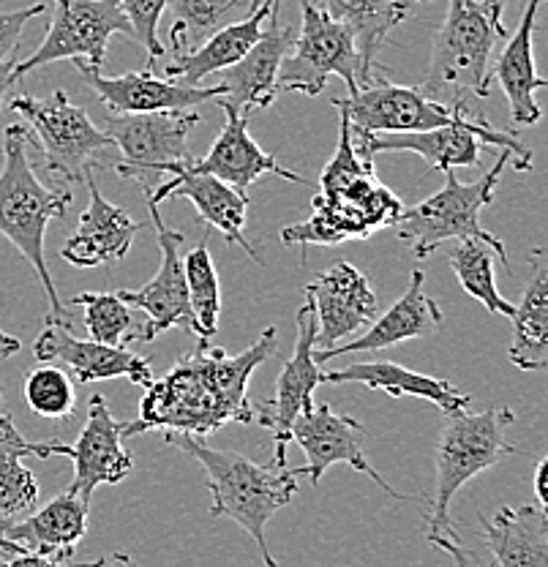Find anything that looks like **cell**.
Returning a JSON list of instances; mask_svg holds the SVG:
<instances>
[{"instance_id":"12","label":"cell","mask_w":548,"mask_h":567,"mask_svg":"<svg viewBox=\"0 0 548 567\" xmlns=\"http://www.w3.org/2000/svg\"><path fill=\"white\" fill-rule=\"evenodd\" d=\"M115 33L132 35V25L117 0H55L50 31L31 58L14 63L11 82L17 85L31 71L58 61H85L102 69Z\"/></svg>"},{"instance_id":"40","label":"cell","mask_w":548,"mask_h":567,"mask_svg":"<svg viewBox=\"0 0 548 567\" xmlns=\"http://www.w3.org/2000/svg\"><path fill=\"white\" fill-rule=\"evenodd\" d=\"M132 25V39H137L147 52V66H156L158 58L164 55V44L158 41V22L167 11V0H117Z\"/></svg>"},{"instance_id":"34","label":"cell","mask_w":548,"mask_h":567,"mask_svg":"<svg viewBox=\"0 0 548 567\" xmlns=\"http://www.w3.org/2000/svg\"><path fill=\"white\" fill-rule=\"evenodd\" d=\"M257 3L259 0H167V9L173 14L169 44H173L175 58L197 50L205 39L229 25V14L244 6L255 9Z\"/></svg>"},{"instance_id":"14","label":"cell","mask_w":548,"mask_h":567,"mask_svg":"<svg viewBox=\"0 0 548 567\" xmlns=\"http://www.w3.org/2000/svg\"><path fill=\"white\" fill-rule=\"evenodd\" d=\"M365 425L352 415H341L330 404H317L292 423V440L306 453V466H294L298 475H309V481L320 483L322 475L335 464H347L361 475L374 481L387 496L399 502H410V494H399L374 466L369 464L363 453Z\"/></svg>"},{"instance_id":"51","label":"cell","mask_w":548,"mask_h":567,"mask_svg":"<svg viewBox=\"0 0 548 567\" xmlns=\"http://www.w3.org/2000/svg\"><path fill=\"white\" fill-rule=\"evenodd\" d=\"M412 3H428V0H412Z\"/></svg>"},{"instance_id":"22","label":"cell","mask_w":548,"mask_h":567,"mask_svg":"<svg viewBox=\"0 0 548 567\" xmlns=\"http://www.w3.org/2000/svg\"><path fill=\"white\" fill-rule=\"evenodd\" d=\"M224 110V128L221 134L216 137L210 151L205 153L203 158H192L183 167L188 173H199V175H214L219 177L221 183L227 186L238 188V192H249V186H255L262 175H279L285 181L298 183V186H306V177L292 173V169L281 167L270 153H265L262 147L251 140L249 134V117L240 115V112Z\"/></svg>"},{"instance_id":"17","label":"cell","mask_w":548,"mask_h":567,"mask_svg":"<svg viewBox=\"0 0 548 567\" xmlns=\"http://www.w3.org/2000/svg\"><path fill=\"white\" fill-rule=\"evenodd\" d=\"M33 354L39 363H55L69 369L80 385L102 380H123L147 388L153 382L151 360L132 352L128 347H107L91 339H76L69 324L52 322L44 317V330L39 333Z\"/></svg>"},{"instance_id":"21","label":"cell","mask_w":548,"mask_h":567,"mask_svg":"<svg viewBox=\"0 0 548 567\" xmlns=\"http://www.w3.org/2000/svg\"><path fill=\"white\" fill-rule=\"evenodd\" d=\"M63 456L72 458V492L91 499L99 486H117L134 470V458L123 447V423L112 417L104 395H93L87 404L85 429L74 445H63Z\"/></svg>"},{"instance_id":"47","label":"cell","mask_w":548,"mask_h":567,"mask_svg":"<svg viewBox=\"0 0 548 567\" xmlns=\"http://www.w3.org/2000/svg\"><path fill=\"white\" fill-rule=\"evenodd\" d=\"M99 567H137V563H134V557H128L126 551H117L112 554V557L102 559V565Z\"/></svg>"},{"instance_id":"43","label":"cell","mask_w":548,"mask_h":567,"mask_svg":"<svg viewBox=\"0 0 548 567\" xmlns=\"http://www.w3.org/2000/svg\"><path fill=\"white\" fill-rule=\"evenodd\" d=\"M11 559L0 563V567H69V559L52 557V554H39V551H17L9 554Z\"/></svg>"},{"instance_id":"10","label":"cell","mask_w":548,"mask_h":567,"mask_svg":"<svg viewBox=\"0 0 548 567\" xmlns=\"http://www.w3.org/2000/svg\"><path fill=\"white\" fill-rule=\"evenodd\" d=\"M352 140H355V147L363 156L374 158V153L387 151L417 153L437 173H447V169L458 167H477L486 145L510 153V167L518 169V173H529L533 169V151L521 140L513 137V134L494 128L486 117H477L475 110L467 112L462 121L451 123V126L428 128V132L365 134L352 128Z\"/></svg>"},{"instance_id":"50","label":"cell","mask_w":548,"mask_h":567,"mask_svg":"<svg viewBox=\"0 0 548 567\" xmlns=\"http://www.w3.org/2000/svg\"><path fill=\"white\" fill-rule=\"evenodd\" d=\"M6 417V410H3V393H0V421Z\"/></svg>"},{"instance_id":"37","label":"cell","mask_w":548,"mask_h":567,"mask_svg":"<svg viewBox=\"0 0 548 567\" xmlns=\"http://www.w3.org/2000/svg\"><path fill=\"white\" fill-rule=\"evenodd\" d=\"M494 257H497V254H494L486 244L467 238L458 240L456 248L451 251V257H447V265H451L453 274H456L458 284L473 295L477 303L486 306L492 315L513 317V303L499 295L497 279H494Z\"/></svg>"},{"instance_id":"6","label":"cell","mask_w":548,"mask_h":567,"mask_svg":"<svg viewBox=\"0 0 548 567\" xmlns=\"http://www.w3.org/2000/svg\"><path fill=\"white\" fill-rule=\"evenodd\" d=\"M513 423L516 415L508 406L486 412L462 410L445 417L434 458L437 494L432 499V511L426 513V537L458 535L451 518V502L473 477L516 453V445L505 436Z\"/></svg>"},{"instance_id":"26","label":"cell","mask_w":548,"mask_h":567,"mask_svg":"<svg viewBox=\"0 0 548 567\" xmlns=\"http://www.w3.org/2000/svg\"><path fill=\"white\" fill-rule=\"evenodd\" d=\"M540 6H544V0H527L516 33L510 35L505 50L499 52L497 63L488 69V82H499L505 99H508L510 121L516 123V126H535V123L540 121V115H544V112H540V104L535 102V93L548 87V82L538 74V69H535L533 55Z\"/></svg>"},{"instance_id":"46","label":"cell","mask_w":548,"mask_h":567,"mask_svg":"<svg viewBox=\"0 0 548 567\" xmlns=\"http://www.w3.org/2000/svg\"><path fill=\"white\" fill-rule=\"evenodd\" d=\"M14 63H17V58H9V61L0 66V110H3L6 93H9L11 85H14V82H11V69H14Z\"/></svg>"},{"instance_id":"20","label":"cell","mask_w":548,"mask_h":567,"mask_svg":"<svg viewBox=\"0 0 548 567\" xmlns=\"http://www.w3.org/2000/svg\"><path fill=\"white\" fill-rule=\"evenodd\" d=\"M281 0H276L273 9H270L268 25H265L262 35L238 63L221 69V96L216 99L219 106L240 112H255V110H268L270 104L279 96V87H276V76H279L281 61L287 58V52L292 50L294 35L298 31L290 25H281Z\"/></svg>"},{"instance_id":"42","label":"cell","mask_w":548,"mask_h":567,"mask_svg":"<svg viewBox=\"0 0 548 567\" xmlns=\"http://www.w3.org/2000/svg\"><path fill=\"white\" fill-rule=\"evenodd\" d=\"M428 543H432L434 548H442V551L451 554L456 567H480L477 554L469 551V548H464L462 537L458 535H434V537H428Z\"/></svg>"},{"instance_id":"25","label":"cell","mask_w":548,"mask_h":567,"mask_svg":"<svg viewBox=\"0 0 548 567\" xmlns=\"http://www.w3.org/2000/svg\"><path fill=\"white\" fill-rule=\"evenodd\" d=\"M423 284H426V276H423V270H415L406 292L380 319H371L369 330L363 336L341 347H333V350H314L317 363H328V360L339 358V354L380 352L393 344H402V341L423 339V336L440 330L445 317H442L437 300H432L423 292Z\"/></svg>"},{"instance_id":"35","label":"cell","mask_w":548,"mask_h":567,"mask_svg":"<svg viewBox=\"0 0 548 567\" xmlns=\"http://www.w3.org/2000/svg\"><path fill=\"white\" fill-rule=\"evenodd\" d=\"M183 274H186L188 303H192L194 319L199 328V341H210L219 330V311H221V284L216 274L214 257L208 248V235L199 240L197 248L183 257Z\"/></svg>"},{"instance_id":"49","label":"cell","mask_w":548,"mask_h":567,"mask_svg":"<svg viewBox=\"0 0 548 567\" xmlns=\"http://www.w3.org/2000/svg\"><path fill=\"white\" fill-rule=\"evenodd\" d=\"M102 565V559H96V563H91V565H69V567H99Z\"/></svg>"},{"instance_id":"3","label":"cell","mask_w":548,"mask_h":567,"mask_svg":"<svg viewBox=\"0 0 548 567\" xmlns=\"http://www.w3.org/2000/svg\"><path fill=\"white\" fill-rule=\"evenodd\" d=\"M69 188H50L39 181L31 162V132L25 126H9L3 132V167H0V235L9 240L25 262L37 270L41 289L50 303L46 319L72 328V309L61 303L50 265H46V227L61 218L72 205Z\"/></svg>"},{"instance_id":"45","label":"cell","mask_w":548,"mask_h":567,"mask_svg":"<svg viewBox=\"0 0 548 567\" xmlns=\"http://www.w3.org/2000/svg\"><path fill=\"white\" fill-rule=\"evenodd\" d=\"M20 350H22V341L0 328V358H11V354H17Z\"/></svg>"},{"instance_id":"30","label":"cell","mask_w":548,"mask_h":567,"mask_svg":"<svg viewBox=\"0 0 548 567\" xmlns=\"http://www.w3.org/2000/svg\"><path fill=\"white\" fill-rule=\"evenodd\" d=\"M273 3L276 0H259L244 20L224 25L221 31L205 39L197 50L173 58V63L167 66V80L183 82V85H199L205 76L219 74L221 69L238 63L262 35Z\"/></svg>"},{"instance_id":"28","label":"cell","mask_w":548,"mask_h":567,"mask_svg":"<svg viewBox=\"0 0 548 567\" xmlns=\"http://www.w3.org/2000/svg\"><path fill=\"white\" fill-rule=\"evenodd\" d=\"M322 382H333V385H344V382H361L371 390H382V393L393 395V399H426L434 406H440L445 415L467 410L473 395L451 385L447 380L437 377L417 374V371L406 369V365L391 363V360H371V363H352L347 369L322 371Z\"/></svg>"},{"instance_id":"48","label":"cell","mask_w":548,"mask_h":567,"mask_svg":"<svg viewBox=\"0 0 548 567\" xmlns=\"http://www.w3.org/2000/svg\"><path fill=\"white\" fill-rule=\"evenodd\" d=\"M0 551H3V554H17V551H25V548H22L20 543L9 540V537H6L3 527H0Z\"/></svg>"},{"instance_id":"33","label":"cell","mask_w":548,"mask_h":567,"mask_svg":"<svg viewBox=\"0 0 548 567\" xmlns=\"http://www.w3.org/2000/svg\"><path fill=\"white\" fill-rule=\"evenodd\" d=\"M410 3L412 0H325L322 9L352 33L365 74L380 80L387 76V69L376 61V50L393 28L402 25Z\"/></svg>"},{"instance_id":"23","label":"cell","mask_w":548,"mask_h":567,"mask_svg":"<svg viewBox=\"0 0 548 567\" xmlns=\"http://www.w3.org/2000/svg\"><path fill=\"white\" fill-rule=\"evenodd\" d=\"M175 197L194 203V208H197L199 218L208 224V229H219L224 238H227V244L244 246V251L249 254L255 262H259V251L249 244V238H246V210H249V197H246V192L227 186V183H221L219 177L214 175L188 173L186 167H180L173 177L158 183L156 192L147 194L145 199L162 205L164 199Z\"/></svg>"},{"instance_id":"7","label":"cell","mask_w":548,"mask_h":567,"mask_svg":"<svg viewBox=\"0 0 548 567\" xmlns=\"http://www.w3.org/2000/svg\"><path fill=\"white\" fill-rule=\"evenodd\" d=\"M11 112L25 117L31 142L41 147V164L50 175L82 183L87 173L110 167L107 156L115 147L110 134L99 128L82 106L69 102L63 91H55L50 99L20 93L11 99Z\"/></svg>"},{"instance_id":"29","label":"cell","mask_w":548,"mask_h":567,"mask_svg":"<svg viewBox=\"0 0 548 567\" xmlns=\"http://www.w3.org/2000/svg\"><path fill=\"white\" fill-rule=\"evenodd\" d=\"M477 518L494 567H548L546 507L505 505L492 518Z\"/></svg>"},{"instance_id":"44","label":"cell","mask_w":548,"mask_h":567,"mask_svg":"<svg viewBox=\"0 0 548 567\" xmlns=\"http://www.w3.org/2000/svg\"><path fill=\"white\" fill-rule=\"evenodd\" d=\"M535 496H538V505L546 507L548 505V494H546V481H548V458H538L535 464Z\"/></svg>"},{"instance_id":"2","label":"cell","mask_w":548,"mask_h":567,"mask_svg":"<svg viewBox=\"0 0 548 567\" xmlns=\"http://www.w3.org/2000/svg\"><path fill=\"white\" fill-rule=\"evenodd\" d=\"M164 442L186 453L205 470L210 492V518H232L255 540L265 567H279L268 546V524L298 494V470L262 466L235 451H219L205 436L164 431Z\"/></svg>"},{"instance_id":"9","label":"cell","mask_w":548,"mask_h":567,"mask_svg":"<svg viewBox=\"0 0 548 567\" xmlns=\"http://www.w3.org/2000/svg\"><path fill=\"white\" fill-rule=\"evenodd\" d=\"M203 121L197 110L143 112V115H110L107 128L121 158L115 173L134 181L147 194L156 192L164 177H173L192 162L188 134Z\"/></svg>"},{"instance_id":"8","label":"cell","mask_w":548,"mask_h":567,"mask_svg":"<svg viewBox=\"0 0 548 567\" xmlns=\"http://www.w3.org/2000/svg\"><path fill=\"white\" fill-rule=\"evenodd\" d=\"M300 14L303 25L276 76L279 93L320 96L333 74L344 80L350 93L374 82L365 74L355 39L341 22H335L322 6H314L311 0H300Z\"/></svg>"},{"instance_id":"31","label":"cell","mask_w":548,"mask_h":567,"mask_svg":"<svg viewBox=\"0 0 548 567\" xmlns=\"http://www.w3.org/2000/svg\"><path fill=\"white\" fill-rule=\"evenodd\" d=\"M63 456V442H28L9 415L0 421V527L20 522L39 507V481L22 458Z\"/></svg>"},{"instance_id":"27","label":"cell","mask_w":548,"mask_h":567,"mask_svg":"<svg viewBox=\"0 0 548 567\" xmlns=\"http://www.w3.org/2000/svg\"><path fill=\"white\" fill-rule=\"evenodd\" d=\"M87 513H91V499L69 488L44 507H37L25 518L3 527V532L25 551L72 559L76 543L87 535Z\"/></svg>"},{"instance_id":"32","label":"cell","mask_w":548,"mask_h":567,"mask_svg":"<svg viewBox=\"0 0 548 567\" xmlns=\"http://www.w3.org/2000/svg\"><path fill=\"white\" fill-rule=\"evenodd\" d=\"M510 363L521 371L548 365V262L544 248L533 251V274L518 306H513Z\"/></svg>"},{"instance_id":"41","label":"cell","mask_w":548,"mask_h":567,"mask_svg":"<svg viewBox=\"0 0 548 567\" xmlns=\"http://www.w3.org/2000/svg\"><path fill=\"white\" fill-rule=\"evenodd\" d=\"M46 11V3H33L28 9L17 11H0V66L9 58H14L17 47H20V35L31 20H37Z\"/></svg>"},{"instance_id":"15","label":"cell","mask_w":548,"mask_h":567,"mask_svg":"<svg viewBox=\"0 0 548 567\" xmlns=\"http://www.w3.org/2000/svg\"><path fill=\"white\" fill-rule=\"evenodd\" d=\"M147 213L153 218V227L158 233V248H162V268L153 276L151 284H145L143 289H117V298L123 303L132 306L134 311H143V339L139 341H153L162 333H167L169 328H183L192 336H199L197 319H194L192 303H188V287H186V274H183V233L178 229H169L164 224L158 205L147 199Z\"/></svg>"},{"instance_id":"38","label":"cell","mask_w":548,"mask_h":567,"mask_svg":"<svg viewBox=\"0 0 548 567\" xmlns=\"http://www.w3.org/2000/svg\"><path fill=\"white\" fill-rule=\"evenodd\" d=\"M22 399L31 406L33 415L50 417V421H66V417L74 415V380L61 365L41 363L22 382Z\"/></svg>"},{"instance_id":"16","label":"cell","mask_w":548,"mask_h":567,"mask_svg":"<svg viewBox=\"0 0 548 567\" xmlns=\"http://www.w3.org/2000/svg\"><path fill=\"white\" fill-rule=\"evenodd\" d=\"M294 322H298V339H294L292 358L287 360L279 380H276L273 401L262 404V417H259V425H268L273 431V466H287V445L292 442V423L314 406V390L317 385H322L320 363L314 360L317 317L309 300H306V306H300Z\"/></svg>"},{"instance_id":"39","label":"cell","mask_w":548,"mask_h":567,"mask_svg":"<svg viewBox=\"0 0 548 567\" xmlns=\"http://www.w3.org/2000/svg\"><path fill=\"white\" fill-rule=\"evenodd\" d=\"M341 128H339V145H335L333 158L325 164L320 175V192H339V188L352 186L363 177H376L374 158L363 156L352 140V123L344 112H339Z\"/></svg>"},{"instance_id":"4","label":"cell","mask_w":548,"mask_h":567,"mask_svg":"<svg viewBox=\"0 0 548 567\" xmlns=\"http://www.w3.org/2000/svg\"><path fill=\"white\" fill-rule=\"evenodd\" d=\"M503 17L505 0H451L434 33L432 63L421 91L437 102L447 99V104H467L469 96L486 99L494 50L508 35Z\"/></svg>"},{"instance_id":"1","label":"cell","mask_w":548,"mask_h":567,"mask_svg":"<svg viewBox=\"0 0 548 567\" xmlns=\"http://www.w3.org/2000/svg\"><path fill=\"white\" fill-rule=\"evenodd\" d=\"M276 347V328H265L255 344L240 354H227L224 347L199 341L197 350L145 388L137 421L123 423V436L156 429L208 436L229 423H259L262 404L249 399V382Z\"/></svg>"},{"instance_id":"5","label":"cell","mask_w":548,"mask_h":567,"mask_svg":"<svg viewBox=\"0 0 548 567\" xmlns=\"http://www.w3.org/2000/svg\"><path fill=\"white\" fill-rule=\"evenodd\" d=\"M510 162V153L499 151L494 167L475 183H462L453 169L442 173L445 175V186L434 197L417 203L415 208H404L396 221V235L410 244L417 259L432 257L445 240H480L497 254V259L510 274L508 248L497 235L483 229L480 224V210L494 203L499 177H503V169Z\"/></svg>"},{"instance_id":"18","label":"cell","mask_w":548,"mask_h":567,"mask_svg":"<svg viewBox=\"0 0 548 567\" xmlns=\"http://www.w3.org/2000/svg\"><path fill=\"white\" fill-rule=\"evenodd\" d=\"M306 300L317 317V350H333L347 336L369 328L376 317V292L350 262H335L306 284Z\"/></svg>"},{"instance_id":"11","label":"cell","mask_w":548,"mask_h":567,"mask_svg":"<svg viewBox=\"0 0 548 567\" xmlns=\"http://www.w3.org/2000/svg\"><path fill=\"white\" fill-rule=\"evenodd\" d=\"M404 205L396 194L376 183V177H363L339 192H320L311 203V216L306 221L281 229V244L287 246H339L352 238H369L371 233L396 227Z\"/></svg>"},{"instance_id":"36","label":"cell","mask_w":548,"mask_h":567,"mask_svg":"<svg viewBox=\"0 0 548 567\" xmlns=\"http://www.w3.org/2000/svg\"><path fill=\"white\" fill-rule=\"evenodd\" d=\"M72 306L85 309V328L91 341L107 347H128L143 339V319L134 317V309L117 298V292H82Z\"/></svg>"},{"instance_id":"13","label":"cell","mask_w":548,"mask_h":567,"mask_svg":"<svg viewBox=\"0 0 548 567\" xmlns=\"http://www.w3.org/2000/svg\"><path fill=\"white\" fill-rule=\"evenodd\" d=\"M333 106L350 117L352 128L365 134L428 132V128L451 126L473 112L467 104H445L428 99L421 87L393 85L387 76H380L371 85L350 93V99H333Z\"/></svg>"},{"instance_id":"19","label":"cell","mask_w":548,"mask_h":567,"mask_svg":"<svg viewBox=\"0 0 548 567\" xmlns=\"http://www.w3.org/2000/svg\"><path fill=\"white\" fill-rule=\"evenodd\" d=\"M82 80L93 87L110 115H143V112H180L199 104L216 102L221 96L219 85H183L175 80H162L153 69L128 71L123 76H104L102 69L85 61H72Z\"/></svg>"},{"instance_id":"24","label":"cell","mask_w":548,"mask_h":567,"mask_svg":"<svg viewBox=\"0 0 548 567\" xmlns=\"http://www.w3.org/2000/svg\"><path fill=\"white\" fill-rule=\"evenodd\" d=\"M82 183L91 192V203L80 216L76 233L61 248V257L76 268H99V265L117 262L128 254L134 235L143 229V224H137L126 210L104 199L93 173H87Z\"/></svg>"}]
</instances>
